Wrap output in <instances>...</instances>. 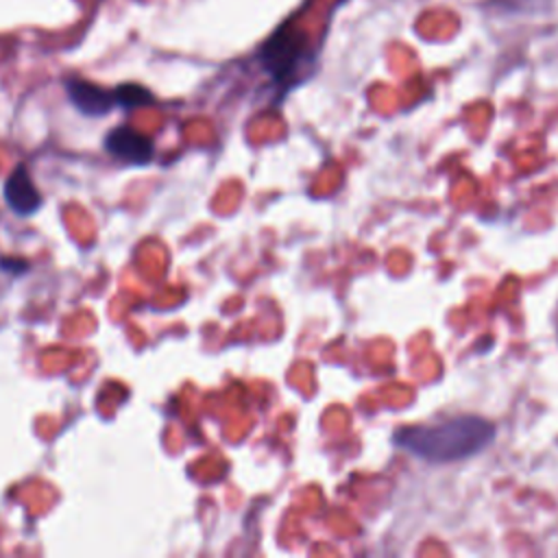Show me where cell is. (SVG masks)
Instances as JSON below:
<instances>
[{"label": "cell", "mask_w": 558, "mask_h": 558, "mask_svg": "<svg viewBox=\"0 0 558 558\" xmlns=\"http://www.w3.org/2000/svg\"><path fill=\"white\" fill-rule=\"evenodd\" d=\"M65 92L74 109H78L83 116H89V118L107 116L118 107L113 89H105L85 78H76V76L65 78Z\"/></svg>", "instance_id": "obj_4"}, {"label": "cell", "mask_w": 558, "mask_h": 558, "mask_svg": "<svg viewBox=\"0 0 558 558\" xmlns=\"http://www.w3.org/2000/svg\"><path fill=\"white\" fill-rule=\"evenodd\" d=\"M495 440V425L482 416H456L399 429L395 445L427 462L471 458Z\"/></svg>", "instance_id": "obj_1"}, {"label": "cell", "mask_w": 558, "mask_h": 558, "mask_svg": "<svg viewBox=\"0 0 558 558\" xmlns=\"http://www.w3.org/2000/svg\"><path fill=\"white\" fill-rule=\"evenodd\" d=\"M4 201L11 207V211H15L17 216H31L41 207L44 198H41L39 190L35 187L24 163H17L13 168V172L7 177Z\"/></svg>", "instance_id": "obj_5"}, {"label": "cell", "mask_w": 558, "mask_h": 558, "mask_svg": "<svg viewBox=\"0 0 558 558\" xmlns=\"http://www.w3.org/2000/svg\"><path fill=\"white\" fill-rule=\"evenodd\" d=\"M116 94V102L122 109H137V107H146L155 102V96L150 89H146L140 83H122L113 89Z\"/></svg>", "instance_id": "obj_6"}, {"label": "cell", "mask_w": 558, "mask_h": 558, "mask_svg": "<svg viewBox=\"0 0 558 558\" xmlns=\"http://www.w3.org/2000/svg\"><path fill=\"white\" fill-rule=\"evenodd\" d=\"M259 63L277 85L290 87L303 78L305 65L312 63L307 37L292 24L279 26L262 46Z\"/></svg>", "instance_id": "obj_2"}, {"label": "cell", "mask_w": 558, "mask_h": 558, "mask_svg": "<svg viewBox=\"0 0 558 558\" xmlns=\"http://www.w3.org/2000/svg\"><path fill=\"white\" fill-rule=\"evenodd\" d=\"M105 148L111 157L131 166H146L153 159V142L126 124L113 126L105 135Z\"/></svg>", "instance_id": "obj_3"}]
</instances>
